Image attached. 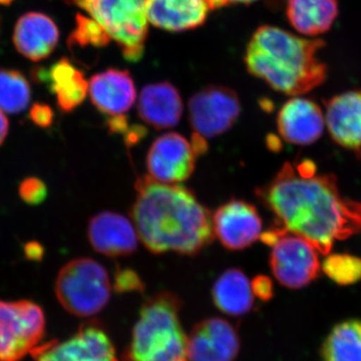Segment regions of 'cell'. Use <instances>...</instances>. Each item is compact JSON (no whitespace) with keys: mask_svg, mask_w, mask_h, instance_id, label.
I'll list each match as a JSON object with an SVG mask.
<instances>
[{"mask_svg":"<svg viewBox=\"0 0 361 361\" xmlns=\"http://www.w3.org/2000/svg\"><path fill=\"white\" fill-rule=\"evenodd\" d=\"M33 77L47 82L63 113L75 111L89 94V82L84 73L66 58L59 59L49 68H37L33 71Z\"/></svg>","mask_w":361,"mask_h":361,"instance_id":"ffe728a7","label":"cell"},{"mask_svg":"<svg viewBox=\"0 0 361 361\" xmlns=\"http://www.w3.org/2000/svg\"><path fill=\"white\" fill-rule=\"evenodd\" d=\"M322 269L331 281L341 286L361 281V258L358 256L348 253L327 254Z\"/></svg>","mask_w":361,"mask_h":361,"instance_id":"4316f807","label":"cell"},{"mask_svg":"<svg viewBox=\"0 0 361 361\" xmlns=\"http://www.w3.org/2000/svg\"><path fill=\"white\" fill-rule=\"evenodd\" d=\"M230 4H249L252 2L256 1V0H229Z\"/></svg>","mask_w":361,"mask_h":361,"instance_id":"f35d334b","label":"cell"},{"mask_svg":"<svg viewBox=\"0 0 361 361\" xmlns=\"http://www.w3.org/2000/svg\"><path fill=\"white\" fill-rule=\"evenodd\" d=\"M9 123L6 116L4 115V111L0 110V146L6 140L7 134H8Z\"/></svg>","mask_w":361,"mask_h":361,"instance_id":"d590c367","label":"cell"},{"mask_svg":"<svg viewBox=\"0 0 361 361\" xmlns=\"http://www.w3.org/2000/svg\"><path fill=\"white\" fill-rule=\"evenodd\" d=\"M111 285L108 271L92 258L73 259L59 272L56 293L71 314L90 317L106 307Z\"/></svg>","mask_w":361,"mask_h":361,"instance_id":"8992f818","label":"cell"},{"mask_svg":"<svg viewBox=\"0 0 361 361\" xmlns=\"http://www.w3.org/2000/svg\"><path fill=\"white\" fill-rule=\"evenodd\" d=\"M147 135V129L142 126H130L129 130L125 134V142L128 147L135 146L142 141Z\"/></svg>","mask_w":361,"mask_h":361,"instance_id":"1f68e13d","label":"cell"},{"mask_svg":"<svg viewBox=\"0 0 361 361\" xmlns=\"http://www.w3.org/2000/svg\"><path fill=\"white\" fill-rule=\"evenodd\" d=\"M42 253H44V249L39 243L32 242L25 246L26 257L32 259V260H39L42 257Z\"/></svg>","mask_w":361,"mask_h":361,"instance_id":"e575fe53","label":"cell"},{"mask_svg":"<svg viewBox=\"0 0 361 361\" xmlns=\"http://www.w3.org/2000/svg\"><path fill=\"white\" fill-rule=\"evenodd\" d=\"M89 94L94 108L110 118L125 115L137 99V90L129 71L118 68H109L92 75Z\"/></svg>","mask_w":361,"mask_h":361,"instance_id":"e0dca14e","label":"cell"},{"mask_svg":"<svg viewBox=\"0 0 361 361\" xmlns=\"http://www.w3.org/2000/svg\"><path fill=\"white\" fill-rule=\"evenodd\" d=\"M45 318L28 300L0 301V361H20L40 345Z\"/></svg>","mask_w":361,"mask_h":361,"instance_id":"52a82bcc","label":"cell"},{"mask_svg":"<svg viewBox=\"0 0 361 361\" xmlns=\"http://www.w3.org/2000/svg\"><path fill=\"white\" fill-rule=\"evenodd\" d=\"M324 116L334 142L361 156V90L332 97L325 103Z\"/></svg>","mask_w":361,"mask_h":361,"instance_id":"2e32d148","label":"cell"},{"mask_svg":"<svg viewBox=\"0 0 361 361\" xmlns=\"http://www.w3.org/2000/svg\"><path fill=\"white\" fill-rule=\"evenodd\" d=\"M30 118L37 127L47 129V128L51 127L54 123V114L49 104L35 103L30 109Z\"/></svg>","mask_w":361,"mask_h":361,"instance_id":"f546056e","label":"cell"},{"mask_svg":"<svg viewBox=\"0 0 361 361\" xmlns=\"http://www.w3.org/2000/svg\"><path fill=\"white\" fill-rule=\"evenodd\" d=\"M196 154L191 142L178 133L157 137L147 154L149 177L164 184L177 185L193 175Z\"/></svg>","mask_w":361,"mask_h":361,"instance_id":"8fae6325","label":"cell"},{"mask_svg":"<svg viewBox=\"0 0 361 361\" xmlns=\"http://www.w3.org/2000/svg\"><path fill=\"white\" fill-rule=\"evenodd\" d=\"M14 1L16 0H0V6H8Z\"/></svg>","mask_w":361,"mask_h":361,"instance_id":"ab89813d","label":"cell"},{"mask_svg":"<svg viewBox=\"0 0 361 361\" xmlns=\"http://www.w3.org/2000/svg\"><path fill=\"white\" fill-rule=\"evenodd\" d=\"M111 40L109 33L94 18L78 13L75 28L68 39V47L71 54L77 56L78 51L104 49L108 47Z\"/></svg>","mask_w":361,"mask_h":361,"instance_id":"484cf974","label":"cell"},{"mask_svg":"<svg viewBox=\"0 0 361 361\" xmlns=\"http://www.w3.org/2000/svg\"><path fill=\"white\" fill-rule=\"evenodd\" d=\"M182 301L163 291L142 304L123 361H188V336L180 325Z\"/></svg>","mask_w":361,"mask_h":361,"instance_id":"277c9868","label":"cell"},{"mask_svg":"<svg viewBox=\"0 0 361 361\" xmlns=\"http://www.w3.org/2000/svg\"><path fill=\"white\" fill-rule=\"evenodd\" d=\"M252 291L254 296L261 301H269L274 295V287L270 277L266 275H258L251 281Z\"/></svg>","mask_w":361,"mask_h":361,"instance_id":"4dcf8cb0","label":"cell"},{"mask_svg":"<svg viewBox=\"0 0 361 361\" xmlns=\"http://www.w3.org/2000/svg\"><path fill=\"white\" fill-rule=\"evenodd\" d=\"M266 142L271 151L279 152L282 148L281 137H278L276 135H268Z\"/></svg>","mask_w":361,"mask_h":361,"instance_id":"8d00e7d4","label":"cell"},{"mask_svg":"<svg viewBox=\"0 0 361 361\" xmlns=\"http://www.w3.org/2000/svg\"><path fill=\"white\" fill-rule=\"evenodd\" d=\"M106 125L111 134H126L130 128L128 118L125 115L111 116L109 118Z\"/></svg>","mask_w":361,"mask_h":361,"instance_id":"d6a6232c","label":"cell"},{"mask_svg":"<svg viewBox=\"0 0 361 361\" xmlns=\"http://www.w3.org/2000/svg\"><path fill=\"white\" fill-rule=\"evenodd\" d=\"M104 28L130 63L141 61L148 37L146 0H66Z\"/></svg>","mask_w":361,"mask_h":361,"instance_id":"5b68a950","label":"cell"},{"mask_svg":"<svg viewBox=\"0 0 361 361\" xmlns=\"http://www.w3.org/2000/svg\"><path fill=\"white\" fill-rule=\"evenodd\" d=\"M322 39L297 37L276 26L262 25L247 45L245 65L254 77L287 96H301L323 84L327 68L318 59Z\"/></svg>","mask_w":361,"mask_h":361,"instance_id":"3957f363","label":"cell"},{"mask_svg":"<svg viewBox=\"0 0 361 361\" xmlns=\"http://www.w3.org/2000/svg\"><path fill=\"white\" fill-rule=\"evenodd\" d=\"M191 144L197 157L204 155L208 152V142H207L205 137L196 134V133L192 135Z\"/></svg>","mask_w":361,"mask_h":361,"instance_id":"836d02e7","label":"cell"},{"mask_svg":"<svg viewBox=\"0 0 361 361\" xmlns=\"http://www.w3.org/2000/svg\"><path fill=\"white\" fill-rule=\"evenodd\" d=\"M269 265L277 281L289 289L307 286L320 272L317 249L292 233H285L272 246Z\"/></svg>","mask_w":361,"mask_h":361,"instance_id":"9c48e42d","label":"cell"},{"mask_svg":"<svg viewBox=\"0 0 361 361\" xmlns=\"http://www.w3.org/2000/svg\"><path fill=\"white\" fill-rule=\"evenodd\" d=\"M325 126L322 109L305 97H292L282 106L277 116L280 137L296 146L314 144L322 137Z\"/></svg>","mask_w":361,"mask_h":361,"instance_id":"5bb4252c","label":"cell"},{"mask_svg":"<svg viewBox=\"0 0 361 361\" xmlns=\"http://www.w3.org/2000/svg\"><path fill=\"white\" fill-rule=\"evenodd\" d=\"M338 13L337 0H287L289 23L296 32L307 37L329 32Z\"/></svg>","mask_w":361,"mask_h":361,"instance_id":"7402d4cb","label":"cell"},{"mask_svg":"<svg viewBox=\"0 0 361 361\" xmlns=\"http://www.w3.org/2000/svg\"><path fill=\"white\" fill-rule=\"evenodd\" d=\"M208 11L205 0H146L149 23L166 32L195 30L205 23Z\"/></svg>","mask_w":361,"mask_h":361,"instance_id":"44dd1931","label":"cell"},{"mask_svg":"<svg viewBox=\"0 0 361 361\" xmlns=\"http://www.w3.org/2000/svg\"><path fill=\"white\" fill-rule=\"evenodd\" d=\"M13 42L21 56L32 61H42L58 47L59 30L47 14L30 11L16 21Z\"/></svg>","mask_w":361,"mask_h":361,"instance_id":"ac0fdd59","label":"cell"},{"mask_svg":"<svg viewBox=\"0 0 361 361\" xmlns=\"http://www.w3.org/2000/svg\"><path fill=\"white\" fill-rule=\"evenodd\" d=\"M239 350L238 332L223 318L197 323L188 336V361H234Z\"/></svg>","mask_w":361,"mask_h":361,"instance_id":"4fadbf2b","label":"cell"},{"mask_svg":"<svg viewBox=\"0 0 361 361\" xmlns=\"http://www.w3.org/2000/svg\"><path fill=\"white\" fill-rule=\"evenodd\" d=\"M255 195L274 215L275 227L307 240L323 255L361 233V203L342 196L336 176L305 177L286 161Z\"/></svg>","mask_w":361,"mask_h":361,"instance_id":"6da1fadb","label":"cell"},{"mask_svg":"<svg viewBox=\"0 0 361 361\" xmlns=\"http://www.w3.org/2000/svg\"><path fill=\"white\" fill-rule=\"evenodd\" d=\"M212 297L216 307L230 316H242L254 306L251 281L243 271L231 268L218 277L213 285Z\"/></svg>","mask_w":361,"mask_h":361,"instance_id":"603a6c76","label":"cell"},{"mask_svg":"<svg viewBox=\"0 0 361 361\" xmlns=\"http://www.w3.org/2000/svg\"><path fill=\"white\" fill-rule=\"evenodd\" d=\"M114 280V288L118 293L144 291L145 285L139 274L129 268H118Z\"/></svg>","mask_w":361,"mask_h":361,"instance_id":"f1b7e54d","label":"cell"},{"mask_svg":"<svg viewBox=\"0 0 361 361\" xmlns=\"http://www.w3.org/2000/svg\"><path fill=\"white\" fill-rule=\"evenodd\" d=\"M30 355L33 361H118L110 336L97 322L85 323L65 341L39 345Z\"/></svg>","mask_w":361,"mask_h":361,"instance_id":"30bf717a","label":"cell"},{"mask_svg":"<svg viewBox=\"0 0 361 361\" xmlns=\"http://www.w3.org/2000/svg\"><path fill=\"white\" fill-rule=\"evenodd\" d=\"M188 104L192 129L205 139L225 134L241 114V102L237 92L219 85H208L199 90Z\"/></svg>","mask_w":361,"mask_h":361,"instance_id":"ba28073f","label":"cell"},{"mask_svg":"<svg viewBox=\"0 0 361 361\" xmlns=\"http://www.w3.org/2000/svg\"><path fill=\"white\" fill-rule=\"evenodd\" d=\"M87 237L94 251L111 258L132 255L140 239L128 218L111 211L97 214L90 220Z\"/></svg>","mask_w":361,"mask_h":361,"instance_id":"9a60e30c","label":"cell"},{"mask_svg":"<svg viewBox=\"0 0 361 361\" xmlns=\"http://www.w3.org/2000/svg\"><path fill=\"white\" fill-rule=\"evenodd\" d=\"M20 195L28 205H39L47 196V188L42 180L35 177L26 178L21 182Z\"/></svg>","mask_w":361,"mask_h":361,"instance_id":"83f0119b","label":"cell"},{"mask_svg":"<svg viewBox=\"0 0 361 361\" xmlns=\"http://www.w3.org/2000/svg\"><path fill=\"white\" fill-rule=\"evenodd\" d=\"M32 90L21 71L0 68V110L20 114L30 104Z\"/></svg>","mask_w":361,"mask_h":361,"instance_id":"d4e9b609","label":"cell"},{"mask_svg":"<svg viewBox=\"0 0 361 361\" xmlns=\"http://www.w3.org/2000/svg\"><path fill=\"white\" fill-rule=\"evenodd\" d=\"M205 1L209 9H212V11L223 8V7L228 6L229 4H230L229 0H205Z\"/></svg>","mask_w":361,"mask_h":361,"instance_id":"74e56055","label":"cell"},{"mask_svg":"<svg viewBox=\"0 0 361 361\" xmlns=\"http://www.w3.org/2000/svg\"><path fill=\"white\" fill-rule=\"evenodd\" d=\"M322 361H361V319L337 323L323 341Z\"/></svg>","mask_w":361,"mask_h":361,"instance_id":"cb8c5ba5","label":"cell"},{"mask_svg":"<svg viewBox=\"0 0 361 361\" xmlns=\"http://www.w3.org/2000/svg\"><path fill=\"white\" fill-rule=\"evenodd\" d=\"M214 234L227 250L248 248L260 239L263 223L253 204L231 199L212 215Z\"/></svg>","mask_w":361,"mask_h":361,"instance_id":"7c38bea8","label":"cell"},{"mask_svg":"<svg viewBox=\"0 0 361 361\" xmlns=\"http://www.w3.org/2000/svg\"><path fill=\"white\" fill-rule=\"evenodd\" d=\"M137 109L142 122L158 130L175 128L184 111L179 90L169 82L146 85L140 94Z\"/></svg>","mask_w":361,"mask_h":361,"instance_id":"d6986e66","label":"cell"},{"mask_svg":"<svg viewBox=\"0 0 361 361\" xmlns=\"http://www.w3.org/2000/svg\"><path fill=\"white\" fill-rule=\"evenodd\" d=\"M135 191L130 216L149 252L195 256L213 243L212 214L189 188L142 176Z\"/></svg>","mask_w":361,"mask_h":361,"instance_id":"7a4b0ae2","label":"cell"}]
</instances>
